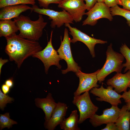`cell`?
<instances>
[{
    "label": "cell",
    "mask_w": 130,
    "mask_h": 130,
    "mask_svg": "<svg viewBox=\"0 0 130 130\" xmlns=\"http://www.w3.org/2000/svg\"><path fill=\"white\" fill-rule=\"evenodd\" d=\"M79 119L77 110H74L68 117L65 118L60 123V128L64 130H80L78 126Z\"/></svg>",
    "instance_id": "obj_19"
},
{
    "label": "cell",
    "mask_w": 130,
    "mask_h": 130,
    "mask_svg": "<svg viewBox=\"0 0 130 130\" xmlns=\"http://www.w3.org/2000/svg\"><path fill=\"white\" fill-rule=\"evenodd\" d=\"M67 109L66 104L58 102L50 119L45 121L44 124L45 128L48 130H54L65 118Z\"/></svg>",
    "instance_id": "obj_14"
},
{
    "label": "cell",
    "mask_w": 130,
    "mask_h": 130,
    "mask_svg": "<svg viewBox=\"0 0 130 130\" xmlns=\"http://www.w3.org/2000/svg\"><path fill=\"white\" fill-rule=\"evenodd\" d=\"M7 59H3L1 58H0V75L1 73V70L2 66L6 63L8 62Z\"/></svg>",
    "instance_id": "obj_34"
},
{
    "label": "cell",
    "mask_w": 130,
    "mask_h": 130,
    "mask_svg": "<svg viewBox=\"0 0 130 130\" xmlns=\"http://www.w3.org/2000/svg\"><path fill=\"white\" fill-rule=\"evenodd\" d=\"M19 30L15 21L11 20L0 21V37L5 38L16 33Z\"/></svg>",
    "instance_id": "obj_20"
},
{
    "label": "cell",
    "mask_w": 130,
    "mask_h": 130,
    "mask_svg": "<svg viewBox=\"0 0 130 130\" xmlns=\"http://www.w3.org/2000/svg\"><path fill=\"white\" fill-rule=\"evenodd\" d=\"M122 96V98L124 100L126 103L130 101V89L128 91L124 92Z\"/></svg>",
    "instance_id": "obj_31"
},
{
    "label": "cell",
    "mask_w": 130,
    "mask_h": 130,
    "mask_svg": "<svg viewBox=\"0 0 130 130\" xmlns=\"http://www.w3.org/2000/svg\"><path fill=\"white\" fill-rule=\"evenodd\" d=\"M99 69L93 73H86L82 72L81 70L75 73L79 79L78 87L74 92V96L79 95L81 93L86 91H89L92 88H98L99 85L97 84L98 80L97 74Z\"/></svg>",
    "instance_id": "obj_12"
},
{
    "label": "cell",
    "mask_w": 130,
    "mask_h": 130,
    "mask_svg": "<svg viewBox=\"0 0 130 130\" xmlns=\"http://www.w3.org/2000/svg\"><path fill=\"white\" fill-rule=\"evenodd\" d=\"M112 46L111 43L108 46L106 52V58L105 63L97 74L99 84L104 81L105 78L112 72L121 73L123 67L122 63L124 57L121 53L115 51Z\"/></svg>",
    "instance_id": "obj_3"
},
{
    "label": "cell",
    "mask_w": 130,
    "mask_h": 130,
    "mask_svg": "<svg viewBox=\"0 0 130 130\" xmlns=\"http://www.w3.org/2000/svg\"><path fill=\"white\" fill-rule=\"evenodd\" d=\"M129 87L130 88V85H129Z\"/></svg>",
    "instance_id": "obj_37"
},
{
    "label": "cell",
    "mask_w": 130,
    "mask_h": 130,
    "mask_svg": "<svg viewBox=\"0 0 130 130\" xmlns=\"http://www.w3.org/2000/svg\"><path fill=\"white\" fill-rule=\"evenodd\" d=\"M0 130H2L5 128L9 129L14 124H17V122L10 118L9 113L6 112L0 115Z\"/></svg>",
    "instance_id": "obj_23"
},
{
    "label": "cell",
    "mask_w": 130,
    "mask_h": 130,
    "mask_svg": "<svg viewBox=\"0 0 130 130\" xmlns=\"http://www.w3.org/2000/svg\"><path fill=\"white\" fill-rule=\"evenodd\" d=\"M71 39L69 37L68 29L65 28L63 40L61 38L60 46L57 50L61 59L64 60L66 62L67 68L61 70L62 73L65 74L69 72L76 73L81 70V68L74 60L72 54L70 46Z\"/></svg>",
    "instance_id": "obj_4"
},
{
    "label": "cell",
    "mask_w": 130,
    "mask_h": 130,
    "mask_svg": "<svg viewBox=\"0 0 130 130\" xmlns=\"http://www.w3.org/2000/svg\"><path fill=\"white\" fill-rule=\"evenodd\" d=\"M119 0H105L104 2L109 7L118 5Z\"/></svg>",
    "instance_id": "obj_30"
},
{
    "label": "cell",
    "mask_w": 130,
    "mask_h": 130,
    "mask_svg": "<svg viewBox=\"0 0 130 130\" xmlns=\"http://www.w3.org/2000/svg\"><path fill=\"white\" fill-rule=\"evenodd\" d=\"M70 24H66L65 25L68 28L70 31L69 33L72 37V39L71 40V42L74 44L80 41L83 43L89 48L92 58H94L95 56L94 50L95 45L97 44H104L107 43V41L91 37L76 28L72 27Z\"/></svg>",
    "instance_id": "obj_9"
},
{
    "label": "cell",
    "mask_w": 130,
    "mask_h": 130,
    "mask_svg": "<svg viewBox=\"0 0 130 130\" xmlns=\"http://www.w3.org/2000/svg\"><path fill=\"white\" fill-rule=\"evenodd\" d=\"M14 101L13 98L4 94L0 89V108L1 110H4L7 104L12 103Z\"/></svg>",
    "instance_id": "obj_25"
},
{
    "label": "cell",
    "mask_w": 130,
    "mask_h": 130,
    "mask_svg": "<svg viewBox=\"0 0 130 130\" xmlns=\"http://www.w3.org/2000/svg\"><path fill=\"white\" fill-rule=\"evenodd\" d=\"M84 0H62L58 6L67 11L76 22L82 20L86 10Z\"/></svg>",
    "instance_id": "obj_10"
},
{
    "label": "cell",
    "mask_w": 130,
    "mask_h": 130,
    "mask_svg": "<svg viewBox=\"0 0 130 130\" xmlns=\"http://www.w3.org/2000/svg\"><path fill=\"white\" fill-rule=\"evenodd\" d=\"M34 0H0V8L6 6L20 4H35Z\"/></svg>",
    "instance_id": "obj_22"
},
{
    "label": "cell",
    "mask_w": 130,
    "mask_h": 130,
    "mask_svg": "<svg viewBox=\"0 0 130 130\" xmlns=\"http://www.w3.org/2000/svg\"><path fill=\"white\" fill-rule=\"evenodd\" d=\"M120 51L126 60V63L122 64L123 67H125L124 70V72H125L130 71V49L124 44L120 47Z\"/></svg>",
    "instance_id": "obj_24"
},
{
    "label": "cell",
    "mask_w": 130,
    "mask_h": 130,
    "mask_svg": "<svg viewBox=\"0 0 130 130\" xmlns=\"http://www.w3.org/2000/svg\"><path fill=\"white\" fill-rule=\"evenodd\" d=\"M5 52L11 61H14L19 68L26 58L42 50L39 43L23 38L16 33L6 38Z\"/></svg>",
    "instance_id": "obj_1"
},
{
    "label": "cell",
    "mask_w": 130,
    "mask_h": 130,
    "mask_svg": "<svg viewBox=\"0 0 130 130\" xmlns=\"http://www.w3.org/2000/svg\"><path fill=\"white\" fill-rule=\"evenodd\" d=\"M72 103L77 107L79 112V124L91 118L99 109L91 101L89 91L85 92L81 95L74 96Z\"/></svg>",
    "instance_id": "obj_5"
},
{
    "label": "cell",
    "mask_w": 130,
    "mask_h": 130,
    "mask_svg": "<svg viewBox=\"0 0 130 130\" xmlns=\"http://www.w3.org/2000/svg\"><path fill=\"white\" fill-rule=\"evenodd\" d=\"M106 127L101 130H118L115 123H109L106 124Z\"/></svg>",
    "instance_id": "obj_28"
},
{
    "label": "cell",
    "mask_w": 130,
    "mask_h": 130,
    "mask_svg": "<svg viewBox=\"0 0 130 130\" xmlns=\"http://www.w3.org/2000/svg\"><path fill=\"white\" fill-rule=\"evenodd\" d=\"M105 0H97V2H104Z\"/></svg>",
    "instance_id": "obj_36"
},
{
    "label": "cell",
    "mask_w": 130,
    "mask_h": 130,
    "mask_svg": "<svg viewBox=\"0 0 130 130\" xmlns=\"http://www.w3.org/2000/svg\"><path fill=\"white\" fill-rule=\"evenodd\" d=\"M126 105L128 110H130V101L126 103Z\"/></svg>",
    "instance_id": "obj_35"
},
{
    "label": "cell",
    "mask_w": 130,
    "mask_h": 130,
    "mask_svg": "<svg viewBox=\"0 0 130 130\" xmlns=\"http://www.w3.org/2000/svg\"><path fill=\"white\" fill-rule=\"evenodd\" d=\"M118 4L122 6L123 9L130 11V0H119Z\"/></svg>",
    "instance_id": "obj_27"
},
{
    "label": "cell",
    "mask_w": 130,
    "mask_h": 130,
    "mask_svg": "<svg viewBox=\"0 0 130 130\" xmlns=\"http://www.w3.org/2000/svg\"><path fill=\"white\" fill-rule=\"evenodd\" d=\"M53 32H51L49 41H48L47 46L45 48L33 55V58H37L43 63L45 67V73L47 74L48 70L52 65L56 66L59 69L61 66L59 64V61L62 60L57 51L54 48L52 43V36Z\"/></svg>",
    "instance_id": "obj_7"
},
{
    "label": "cell",
    "mask_w": 130,
    "mask_h": 130,
    "mask_svg": "<svg viewBox=\"0 0 130 130\" xmlns=\"http://www.w3.org/2000/svg\"><path fill=\"white\" fill-rule=\"evenodd\" d=\"M97 0H84L85 2L86 10H90L97 2Z\"/></svg>",
    "instance_id": "obj_29"
},
{
    "label": "cell",
    "mask_w": 130,
    "mask_h": 130,
    "mask_svg": "<svg viewBox=\"0 0 130 130\" xmlns=\"http://www.w3.org/2000/svg\"><path fill=\"white\" fill-rule=\"evenodd\" d=\"M120 110L117 106H112L110 108L104 110L101 115L95 114L90 118L89 121L95 127L109 123H115L119 116Z\"/></svg>",
    "instance_id": "obj_13"
},
{
    "label": "cell",
    "mask_w": 130,
    "mask_h": 130,
    "mask_svg": "<svg viewBox=\"0 0 130 130\" xmlns=\"http://www.w3.org/2000/svg\"><path fill=\"white\" fill-rule=\"evenodd\" d=\"M110 9L112 16L118 15L124 17L126 19L127 23L130 27V11L121 8L117 5L111 7Z\"/></svg>",
    "instance_id": "obj_21"
},
{
    "label": "cell",
    "mask_w": 130,
    "mask_h": 130,
    "mask_svg": "<svg viewBox=\"0 0 130 130\" xmlns=\"http://www.w3.org/2000/svg\"><path fill=\"white\" fill-rule=\"evenodd\" d=\"M113 88L109 85L106 88H104L103 84L100 88H94L91 89L90 93L95 96L98 97L96 98L98 101H105L109 103L112 106H117L122 103L120 99L122 95L113 89Z\"/></svg>",
    "instance_id": "obj_11"
},
{
    "label": "cell",
    "mask_w": 130,
    "mask_h": 130,
    "mask_svg": "<svg viewBox=\"0 0 130 130\" xmlns=\"http://www.w3.org/2000/svg\"><path fill=\"white\" fill-rule=\"evenodd\" d=\"M35 101L36 106L41 109L44 112L45 121L49 120L57 104L53 98L52 94L49 93L46 98H36Z\"/></svg>",
    "instance_id": "obj_16"
},
{
    "label": "cell",
    "mask_w": 130,
    "mask_h": 130,
    "mask_svg": "<svg viewBox=\"0 0 130 130\" xmlns=\"http://www.w3.org/2000/svg\"><path fill=\"white\" fill-rule=\"evenodd\" d=\"M38 1L39 6L45 8H48L51 4H59L62 0H34Z\"/></svg>",
    "instance_id": "obj_26"
},
{
    "label": "cell",
    "mask_w": 130,
    "mask_h": 130,
    "mask_svg": "<svg viewBox=\"0 0 130 130\" xmlns=\"http://www.w3.org/2000/svg\"><path fill=\"white\" fill-rule=\"evenodd\" d=\"M10 88L5 84H3L1 87L2 92L5 94H6L9 92Z\"/></svg>",
    "instance_id": "obj_32"
},
{
    "label": "cell",
    "mask_w": 130,
    "mask_h": 130,
    "mask_svg": "<svg viewBox=\"0 0 130 130\" xmlns=\"http://www.w3.org/2000/svg\"><path fill=\"white\" fill-rule=\"evenodd\" d=\"M130 110L126 105L120 109L119 116L115 123L118 130H129L130 128Z\"/></svg>",
    "instance_id": "obj_18"
},
{
    "label": "cell",
    "mask_w": 130,
    "mask_h": 130,
    "mask_svg": "<svg viewBox=\"0 0 130 130\" xmlns=\"http://www.w3.org/2000/svg\"><path fill=\"white\" fill-rule=\"evenodd\" d=\"M106 83L112 86L118 93L127 91L130 84V71L124 74L117 73L112 78L108 80Z\"/></svg>",
    "instance_id": "obj_15"
},
{
    "label": "cell",
    "mask_w": 130,
    "mask_h": 130,
    "mask_svg": "<svg viewBox=\"0 0 130 130\" xmlns=\"http://www.w3.org/2000/svg\"><path fill=\"white\" fill-rule=\"evenodd\" d=\"M31 10L39 14L48 16L49 19L52 20L50 26L52 28H54L56 26L60 28L66 24H73V18L64 10L58 12L49 8H40L35 4L32 6Z\"/></svg>",
    "instance_id": "obj_6"
},
{
    "label": "cell",
    "mask_w": 130,
    "mask_h": 130,
    "mask_svg": "<svg viewBox=\"0 0 130 130\" xmlns=\"http://www.w3.org/2000/svg\"><path fill=\"white\" fill-rule=\"evenodd\" d=\"M10 88H12L13 85V78H10L7 79L5 82V84Z\"/></svg>",
    "instance_id": "obj_33"
},
{
    "label": "cell",
    "mask_w": 130,
    "mask_h": 130,
    "mask_svg": "<svg viewBox=\"0 0 130 130\" xmlns=\"http://www.w3.org/2000/svg\"><path fill=\"white\" fill-rule=\"evenodd\" d=\"M85 14L87 15V17L83 22L82 26L89 25L94 26L97 24V20L101 18H106L110 21L113 19L110 7L104 2H96Z\"/></svg>",
    "instance_id": "obj_8"
},
{
    "label": "cell",
    "mask_w": 130,
    "mask_h": 130,
    "mask_svg": "<svg viewBox=\"0 0 130 130\" xmlns=\"http://www.w3.org/2000/svg\"><path fill=\"white\" fill-rule=\"evenodd\" d=\"M32 7L26 4L8 6L2 8L0 11V20H11L18 17L23 12L31 10Z\"/></svg>",
    "instance_id": "obj_17"
},
{
    "label": "cell",
    "mask_w": 130,
    "mask_h": 130,
    "mask_svg": "<svg viewBox=\"0 0 130 130\" xmlns=\"http://www.w3.org/2000/svg\"><path fill=\"white\" fill-rule=\"evenodd\" d=\"M21 37L29 40L37 41L42 36L43 31L47 24L44 21L41 14H39L38 19L32 20L27 16L22 14L14 18Z\"/></svg>",
    "instance_id": "obj_2"
}]
</instances>
